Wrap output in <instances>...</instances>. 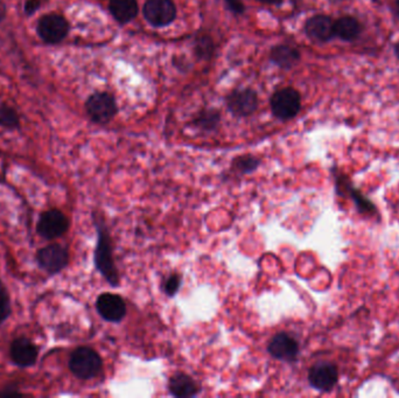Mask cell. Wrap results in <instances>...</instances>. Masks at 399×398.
I'll return each instance as SVG.
<instances>
[{"mask_svg": "<svg viewBox=\"0 0 399 398\" xmlns=\"http://www.w3.org/2000/svg\"><path fill=\"white\" fill-rule=\"evenodd\" d=\"M95 226L97 229V244L94 252V263L96 269L106 279L111 286L119 285L118 271L116 269L113 257V246L109 232L106 224L95 217Z\"/></svg>", "mask_w": 399, "mask_h": 398, "instance_id": "cell-1", "label": "cell"}, {"mask_svg": "<svg viewBox=\"0 0 399 398\" xmlns=\"http://www.w3.org/2000/svg\"><path fill=\"white\" fill-rule=\"evenodd\" d=\"M68 367L72 374L79 380L88 381L99 375L103 368V360L95 349L81 346L70 354Z\"/></svg>", "mask_w": 399, "mask_h": 398, "instance_id": "cell-2", "label": "cell"}, {"mask_svg": "<svg viewBox=\"0 0 399 398\" xmlns=\"http://www.w3.org/2000/svg\"><path fill=\"white\" fill-rule=\"evenodd\" d=\"M35 262L40 269L48 275H57L69 264V251L62 244L50 243L38 250Z\"/></svg>", "mask_w": 399, "mask_h": 398, "instance_id": "cell-3", "label": "cell"}, {"mask_svg": "<svg viewBox=\"0 0 399 398\" xmlns=\"http://www.w3.org/2000/svg\"><path fill=\"white\" fill-rule=\"evenodd\" d=\"M69 219L57 208H50L41 212L37 222V234L46 241L62 237L69 230Z\"/></svg>", "mask_w": 399, "mask_h": 398, "instance_id": "cell-4", "label": "cell"}, {"mask_svg": "<svg viewBox=\"0 0 399 398\" xmlns=\"http://www.w3.org/2000/svg\"><path fill=\"white\" fill-rule=\"evenodd\" d=\"M37 32L43 42L57 45L62 42L69 33V23L61 14H45L38 21Z\"/></svg>", "mask_w": 399, "mask_h": 398, "instance_id": "cell-5", "label": "cell"}, {"mask_svg": "<svg viewBox=\"0 0 399 398\" xmlns=\"http://www.w3.org/2000/svg\"><path fill=\"white\" fill-rule=\"evenodd\" d=\"M301 98L297 90L284 88L278 90L271 98V109L279 120H287L297 116L300 111Z\"/></svg>", "mask_w": 399, "mask_h": 398, "instance_id": "cell-6", "label": "cell"}, {"mask_svg": "<svg viewBox=\"0 0 399 398\" xmlns=\"http://www.w3.org/2000/svg\"><path fill=\"white\" fill-rule=\"evenodd\" d=\"M86 110L94 123L106 124L117 113L115 98L108 93H96L88 98Z\"/></svg>", "mask_w": 399, "mask_h": 398, "instance_id": "cell-7", "label": "cell"}, {"mask_svg": "<svg viewBox=\"0 0 399 398\" xmlns=\"http://www.w3.org/2000/svg\"><path fill=\"white\" fill-rule=\"evenodd\" d=\"M39 347L26 336H18L11 342L9 356L18 368H30L37 363L39 358Z\"/></svg>", "mask_w": 399, "mask_h": 398, "instance_id": "cell-8", "label": "cell"}, {"mask_svg": "<svg viewBox=\"0 0 399 398\" xmlns=\"http://www.w3.org/2000/svg\"><path fill=\"white\" fill-rule=\"evenodd\" d=\"M144 17L155 27L167 26L176 17L173 0H147L144 5Z\"/></svg>", "mask_w": 399, "mask_h": 398, "instance_id": "cell-9", "label": "cell"}, {"mask_svg": "<svg viewBox=\"0 0 399 398\" xmlns=\"http://www.w3.org/2000/svg\"><path fill=\"white\" fill-rule=\"evenodd\" d=\"M96 309L106 322L117 324L125 318V302L120 295L115 293L106 292L99 295L96 300Z\"/></svg>", "mask_w": 399, "mask_h": 398, "instance_id": "cell-10", "label": "cell"}, {"mask_svg": "<svg viewBox=\"0 0 399 398\" xmlns=\"http://www.w3.org/2000/svg\"><path fill=\"white\" fill-rule=\"evenodd\" d=\"M337 380L339 372L337 365L328 362L317 363L308 372V382L317 392H330L337 385Z\"/></svg>", "mask_w": 399, "mask_h": 398, "instance_id": "cell-11", "label": "cell"}, {"mask_svg": "<svg viewBox=\"0 0 399 398\" xmlns=\"http://www.w3.org/2000/svg\"><path fill=\"white\" fill-rule=\"evenodd\" d=\"M267 351L271 356L281 361L293 362L299 354V345L297 340L287 333H278L271 339Z\"/></svg>", "mask_w": 399, "mask_h": 398, "instance_id": "cell-12", "label": "cell"}, {"mask_svg": "<svg viewBox=\"0 0 399 398\" xmlns=\"http://www.w3.org/2000/svg\"><path fill=\"white\" fill-rule=\"evenodd\" d=\"M257 93L251 89L236 90L227 100L229 110L237 116H250L257 109Z\"/></svg>", "mask_w": 399, "mask_h": 398, "instance_id": "cell-13", "label": "cell"}, {"mask_svg": "<svg viewBox=\"0 0 399 398\" xmlns=\"http://www.w3.org/2000/svg\"><path fill=\"white\" fill-rule=\"evenodd\" d=\"M305 32L310 40L328 42L334 37V21L325 14L310 18L305 25Z\"/></svg>", "mask_w": 399, "mask_h": 398, "instance_id": "cell-14", "label": "cell"}, {"mask_svg": "<svg viewBox=\"0 0 399 398\" xmlns=\"http://www.w3.org/2000/svg\"><path fill=\"white\" fill-rule=\"evenodd\" d=\"M361 33H362V25L356 18L343 16L334 21V37L340 40L353 42L360 38Z\"/></svg>", "mask_w": 399, "mask_h": 398, "instance_id": "cell-15", "label": "cell"}, {"mask_svg": "<svg viewBox=\"0 0 399 398\" xmlns=\"http://www.w3.org/2000/svg\"><path fill=\"white\" fill-rule=\"evenodd\" d=\"M169 392L174 397H194L200 392V387L191 376L179 373L172 376L169 382Z\"/></svg>", "mask_w": 399, "mask_h": 398, "instance_id": "cell-16", "label": "cell"}, {"mask_svg": "<svg viewBox=\"0 0 399 398\" xmlns=\"http://www.w3.org/2000/svg\"><path fill=\"white\" fill-rule=\"evenodd\" d=\"M110 13L120 23H128L138 14L137 0H110Z\"/></svg>", "mask_w": 399, "mask_h": 398, "instance_id": "cell-17", "label": "cell"}, {"mask_svg": "<svg viewBox=\"0 0 399 398\" xmlns=\"http://www.w3.org/2000/svg\"><path fill=\"white\" fill-rule=\"evenodd\" d=\"M271 57L278 66L285 68V69H290L300 60V53L294 47L281 45V46L274 47L271 53Z\"/></svg>", "mask_w": 399, "mask_h": 398, "instance_id": "cell-18", "label": "cell"}, {"mask_svg": "<svg viewBox=\"0 0 399 398\" xmlns=\"http://www.w3.org/2000/svg\"><path fill=\"white\" fill-rule=\"evenodd\" d=\"M0 126L4 129L17 130L20 127V117L12 106H0Z\"/></svg>", "mask_w": 399, "mask_h": 398, "instance_id": "cell-19", "label": "cell"}, {"mask_svg": "<svg viewBox=\"0 0 399 398\" xmlns=\"http://www.w3.org/2000/svg\"><path fill=\"white\" fill-rule=\"evenodd\" d=\"M218 122H220V113L215 110H206L198 115L194 123L200 129L210 131L218 126Z\"/></svg>", "mask_w": 399, "mask_h": 398, "instance_id": "cell-20", "label": "cell"}, {"mask_svg": "<svg viewBox=\"0 0 399 398\" xmlns=\"http://www.w3.org/2000/svg\"><path fill=\"white\" fill-rule=\"evenodd\" d=\"M12 314V305H11L10 293L7 291L6 286L0 279V327L4 322L10 318Z\"/></svg>", "mask_w": 399, "mask_h": 398, "instance_id": "cell-21", "label": "cell"}, {"mask_svg": "<svg viewBox=\"0 0 399 398\" xmlns=\"http://www.w3.org/2000/svg\"><path fill=\"white\" fill-rule=\"evenodd\" d=\"M258 165H259V160L251 156L241 157V158L235 160L234 163L235 169L243 173V174L254 172V169H257Z\"/></svg>", "mask_w": 399, "mask_h": 398, "instance_id": "cell-22", "label": "cell"}, {"mask_svg": "<svg viewBox=\"0 0 399 398\" xmlns=\"http://www.w3.org/2000/svg\"><path fill=\"white\" fill-rule=\"evenodd\" d=\"M195 50H196L198 57H201V59H209L213 54V50H214V43H213L210 38L203 35V37L198 38V41H196Z\"/></svg>", "mask_w": 399, "mask_h": 398, "instance_id": "cell-23", "label": "cell"}, {"mask_svg": "<svg viewBox=\"0 0 399 398\" xmlns=\"http://www.w3.org/2000/svg\"><path fill=\"white\" fill-rule=\"evenodd\" d=\"M180 285H181V277L178 273H173V275H169V278L166 279L164 291L169 297H174L180 290Z\"/></svg>", "mask_w": 399, "mask_h": 398, "instance_id": "cell-24", "label": "cell"}, {"mask_svg": "<svg viewBox=\"0 0 399 398\" xmlns=\"http://www.w3.org/2000/svg\"><path fill=\"white\" fill-rule=\"evenodd\" d=\"M11 396H26V394L20 392L19 385L11 383V385H5L0 390V397H11Z\"/></svg>", "mask_w": 399, "mask_h": 398, "instance_id": "cell-25", "label": "cell"}, {"mask_svg": "<svg viewBox=\"0 0 399 398\" xmlns=\"http://www.w3.org/2000/svg\"><path fill=\"white\" fill-rule=\"evenodd\" d=\"M41 7V0H26L23 4V11L26 16H33Z\"/></svg>", "mask_w": 399, "mask_h": 398, "instance_id": "cell-26", "label": "cell"}, {"mask_svg": "<svg viewBox=\"0 0 399 398\" xmlns=\"http://www.w3.org/2000/svg\"><path fill=\"white\" fill-rule=\"evenodd\" d=\"M225 3L229 10L232 11L234 13L241 14L245 12V5L242 3V0H225Z\"/></svg>", "mask_w": 399, "mask_h": 398, "instance_id": "cell-27", "label": "cell"}, {"mask_svg": "<svg viewBox=\"0 0 399 398\" xmlns=\"http://www.w3.org/2000/svg\"><path fill=\"white\" fill-rule=\"evenodd\" d=\"M6 16V10H5V6L4 4L0 1V21H3L4 18Z\"/></svg>", "mask_w": 399, "mask_h": 398, "instance_id": "cell-28", "label": "cell"}, {"mask_svg": "<svg viewBox=\"0 0 399 398\" xmlns=\"http://www.w3.org/2000/svg\"><path fill=\"white\" fill-rule=\"evenodd\" d=\"M262 3L265 4H279L283 1V0H261Z\"/></svg>", "mask_w": 399, "mask_h": 398, "instance_id": "cell-29", "label": "cell"}, {"mask_svg": "<svg viewBox=\"0 0 399 398\" xmlns=\"http://www.w3.org/2000/svg\"><path fill=\"white\" fill-rule=\"evenodd\" d=\"M393 50H395V54H396L397 59L399 60V41L393 47Z\"/></svg>", "mask_w": 399, "mask_h": 398, "instance_id": "cell-30", "label": "cell"}, {"mask_svg": "<svg viewBox=\"0 0 399 398\" xmlns=\"http://www.w3.org/2000/svg\"><path fill=\"white\" fill-rule=\"evenodd\" d=\"M395 12H396L397 18L399 19V0H396V3H395Z\"/></svg>", "mask_w": 399, "mask_h": 398, "instance_id": "cell-31", "label": "cell"}]
</instances>
